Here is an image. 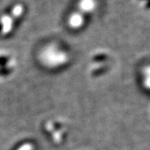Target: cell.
Masks as SVG:
<instances>
[{"instance_id": "cell-1", "label": "cell", "mask_w": 150, "mask_h": 150, "mask_svg": "<svg viewBox=\"0 0 150 150\" xmlns=\"http://www.w3.org/2000/svg\"><path fill=\"white\" fill-rule=\"evenodd\" d=\"M97 0H78L77 2V10L83 15L93 13L97 9Z\"/></svg>"}, {"instance_id": "cell-2", "label": "cell", "mask_w": 150, "mask_h": 150, "mask_svg": "<svg viewBox=\"0 0 150 150\" xmlns=\"http://www.w3.org/2000/svg\"><path fill=\"white\" fill-rule=\"evenodd\" d=\"M84 22H85V17L78 10L72 12L68 18L69 25L72 28H79L83 25Z\"/></svg>"}, {"instance_id": "cell-3", "label": "cell", "mask_w": 150, "mask_h": 150, "mask_svg": "<svg viewBox=\"0 0 150 150\" xmlns=\"http://www.w3.org/2000/svg\"><path fill=\"white\" fill-rule=\"evenodd\" d=\"M134 2L141 8L145 10H150V0H134Z\"/></svg>"}]
</instances>
